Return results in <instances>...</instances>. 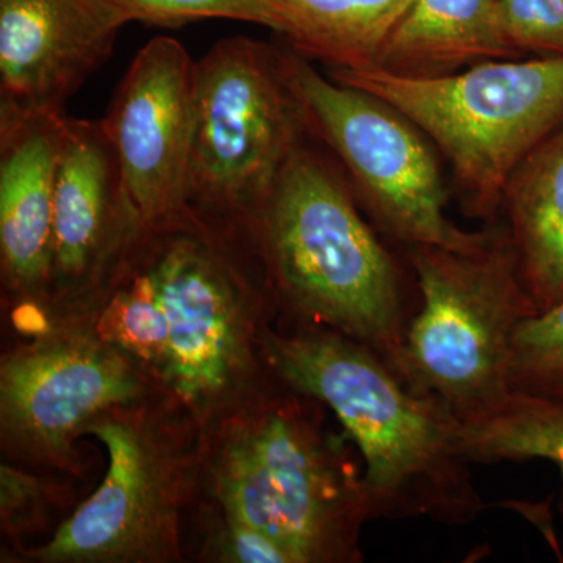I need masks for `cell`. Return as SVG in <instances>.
Segmentation results:
<instances>
[{"label":"cell","instance_id":"cell-1","mask_svg":"<svg viewBox=\"0 0 563 563\" xmlns=\"http://www.w3.org/2000/svg\"><path fill=\"white\" fill-rule=\"evenodd\" d=\"M263 347L273 376L331 409L358 448L373 520L466 525L484 512L446 404L329 329L276 320Z\"/></svg>","mask_w":563,"mask_h":563},{"label":"cell","instance_id":"cell-2","mask_svg":"<svg viewBox=\"0 0 563 563\" xmlns=\"http://www.w3.org/2000/svg\"><path fill=\"white\" fill-rule=\"evenodd\" d=\"M279 320L318 325L398 373L410 318L398 263L363 218L350 181L302 143L240 224Z\"/></svg>","mask_w":563,"mask_h":563},{"label":"cell","instance_id":"cell-3","mask_svg":"<svg viewBox=\"0 0 563 563\" xmlns=\"http://www.w3.org/2000/svg\"><path fill=\"white\" fill-rule=\"evenodd\" d=\"M322 404L273 387L207 431L201 498L279 544L291 563L363 561L372 521L363 463L333 435Z\"/></svg>","mask_w":563,"mask_h":563},{"label":"cell","instance_id":"cell-4","mask_svg":"<svg viewBox=\"0 0 563 563\" xmlns=\"http://www.w3.org/2000/svg\"><path fill=\"white\" fill-rule=\"evenodd\" d=\"M132 258L165 320L166 398L209 431L273 387L263 335L279 310L240 229L191 210L144 228Z\"/></svg>","mask_w":563,"mask_h":563},{"label":"cell","instance_id":"cell-5","mask_svg":"<svg viewBox=\"0 0 563 563\" xmlns=\"http://www.w3.org/2000/svg\"><path fill=\"white\" fill-rule=\"evenodd\" d=\"M84 437L106 448L98 490L40 547L11 554L32 563H179L181 520L201 496L207 431L166 396L114 407Z\"/></svg>","mask_w":563,"mask_h":563},{"label":"cell","instance_id":"cell-6","mask_svg":"<svg viewBox=\"0 0 563 563\" xmlns=\"http://www.w3.org/2000/svg\"><path fill=\"white\" fill-rule=\"evenodd\" d=\"M329 76L409 118L450 163L463 210L488 222L515 169L563 124V57L484 62L429 79L380 68Z\"/></svg>","mask_w":563,"mask_h":563},{"label":"cell","instance_id":"cell-7","mask_svg":"<svg viewBox=\"0 0 563 563\" xmlns=\"http://www.w3.org/2000/svg\"><path fill=\"white\" fill-rule=\"evenodd\" d=\"M488 228L487 239L473 250H407L420 310L410 318L398 374L415 390L446 404L457 420L510 391L514 333L539 312L509 229Z\"/></svg>","mask_w":563,"mask_h":563},{"label":"cell","instance_id":"cell-8","mask_svg":"<svg viewBox=\"0 0 563 563\" xmlns=\"http://www.w3.org/2000/svg\"><path fill=\"white\" fill-rule=\"evenodd\" d=\"M309 132L280 49L218 41L195 63L190 209L240 228Z\"/></svg>","mask_w":563,"mask_h":563},{"label":"cell","instance_id":"cell-9","mask_svg":"<svg viewBox=\"0 0 563 563\" xmlns=\"http://www.w3.org/2000/svg\"><path fill=\"white\" fill-rule=\"evenodd\" d=\"M288 81L309 132L342 163L363 209L402 244L468 251L490 228L468 232L450 221L448 191L433 144L401 111L372 92L325 77L285 52Z\"/></svg>","mask_w":563,"mask_h":563},{"label":"cell","instance_id":"cell-10","mask_svg":"<svg viewBox=\"0 0 563 563\" xmlns=\"http://www.w3.org/2000/svg\"><path fill=\"white\" fill-rule=\"evenodd\" d=\"M27 336L0 358L3 455L27 468L80 477L76 442L85 426L163 393L81 314L49 318Z\"/></svg>","mask_w":563,"mask_h":563},{"label":"cell","instance_id":"cell-11","mask_svg":"<svg viewBox=\"0 0 563 563\" xmlns=\"http://www.w3.org/2000/svg\"><path fill=\"white\" fill-rule=\"evenodd\" d=\"M143 229L102 121L63 113L49 287L38 324L95 306L117 279Z\"/></svg>","mask_w":563,"mask_h":563},{"label":"cell","instance_id":"cell-12","mask_svg":"<svg viewBox=\"0 0 563 563\" xmlns=\"http://www.w3.org/2000/svg\"><path fill=\"white\" fill-rule=\"evenodd\" d=\"M195 63L180 41L155 36L136 52L101 120L146 229L191 211Z\"/></svg>","mask_w":563,"mask_h":563},{"label":"cell","instance_id":"cell-13","mask_svg":"<svg viewBox=\"0 0 563 563\" xmlns=\"http://www.w3.org/2000/svg\"><path fill=\"white\" fill-rule=\"evenodd\" d=\"M125 24L111 0H0V106L63 111Z\"/></svg>","mask_w":563,"mask_h":563},{"label":"cell","instance_id":"cell-14","mask_svg":"<svg viewBox=\"0 0 563 563\" xmlns=\"http://www.w3.org/2000/svg\"><path fill=\"white\" fill-rule=\"evenodd\" d=\"M62 118L0 106V272L16 318L46 302Z\"/></svg>","mask_w":563,"mask_h":563},{"label":"cell","instance_id":"cell-15","mask_svg":"<svg viewBox=\"0 0 563 563\" xmlns=\"http://www.w3.org/2000/svg\"><path fill=\"white\" fill-rule=\"evenodd\" d=\"M492 60H518L499 29L495 0H412L374 68L429 79Z\"/></svg>","mask_w":563,"mask_h":563},{"label":"cell","instance_id":"cell-16","mask_svg":"<svg viewBox=\"0 0 563 563\" xmlns=\"http://www.w3.org/2000/svg\"><path fill=\"white\" fill-rule=\"evenodd\" d=\"M503 209L529 295L550 309L563 298V124L515 169Z\"/></svg>","mask_w":563,"mask_h":563},{"label":"cell","instance_id":"cell-17","mask_svg":"<svg viewBox=\"0 0 563 563\" xmlns=\"http://www.w3.org/2000/svg\"><path fill=\"white\" fill-rule=\"evenodd\" d=\"M291 51L331 69L374 68L412 0H269Z\"/></svg>","mask_w":563,"mask_h":563},{"label":"cell","instance_id":"cell-18","mask_svg":"<svg viewBox=\"0 0 563 563\" xmlns=\"http://www.w3.org/2000/svg\"><path fill=\"white\" fill-rule=\"evenodd\" d=\"M466 462H553L563 481V399L510 390L481 412L457 420Z\"/></svg>","mask_w":563,"mask_h":563},{"label":"cell","instance_id":"cell-19","mask_svg":"<svg viewBox=\"0 0 563 563\" xmlns=\"http://www.w3.org/2000/svg\"><path fill=\"white\" fill-rule=\"evenodd\" d=\"M69 479L57 474L27 470L3 461L0 465V528L10 551L7 558L27 548V540L49 531L55 517L73 499Z\"/></svg>","mask_w":563,"mask_h":563},{"label":"cell","instance_id":"cell-20","mask_svg":"<svg viewBox=\"0 0 563 563\" xmlns=\"http://www.w3.org/2000/svg\"><path fill=\"white\" fill-rule=\"evenodd\" d=\"M510 390L563 399V298L526 318L514 333Z\"/></svg>","mask_w":563,"mask_h":563},{"label":"cell","instance_id":"cell-21","mask_svg":"<svg viewBox=\"0 0 563 563\" xmlns=\"http://www.w3.org/2000/svg\"><path fill=\"white\" fill-rule=\"evenodd\" d=\"M129 22L179 27L199 20L252 22L279 32V20L269 0H111Z\"/></svg>","mask_w":563,"mask_h":563},{"label":"cell","instance_id":"cell-22","mask_svg":"<svg viewBox=\"0 0 563 563\" xmlns=\"http://www.w3.org/2000/svg\"><path fill=\"white\" fill-rule=\"evenodd\" d=\"M495 5L515 57H563V0H495Z\"/></svg>","mask_w":563,"mask_h":563},{"label":"cell","instance_id":"cell-23","mask_svg":"<svg viewBox=\"0 0 563 563\" xmlns=\"http://www.w3.org/2000/svg\"><path fill=\"white\" fill-rule=\"evenodd\" d=\"M203 561L221 563H291L288 554L257 528L199 496Z\"/></svg>","mask_w":563,"mask_h":563}]
</instances>
